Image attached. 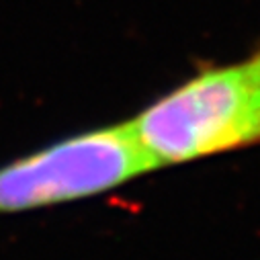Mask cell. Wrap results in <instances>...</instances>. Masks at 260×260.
I'll return each mask as SVG.
<instances>
[{
    "label": "cell",
    "instance_id": "6da1fadb",
    "mask_svg": "<svg viewBox=\"0 0 260 260\" xmlns=\"http://www.w3.org/2000/svg\"><path fill=\"white\" fill-rule=\"evenodd\" d=\"M132 123L158 170L260 146V45L197 72Z\"/></svg>",
    "mask_w": 260,
    "mask_h": 260
},
{
    "label": "cell",
    "instance_id": "7a4b0ae2",
    "mask_svg": "<svg viewBox=\"0 0 260 260\" xmlns=\"http://www.w3.org/2000/svg\"><path fill=\"white\" fill-rule=\"evenodd\" d=\"M152 170L132 119L86 129L0 166V215L90 199Z\"/></svg>",
    "mask_w": 260,
    "mask_h": 260
}]
</instances>
